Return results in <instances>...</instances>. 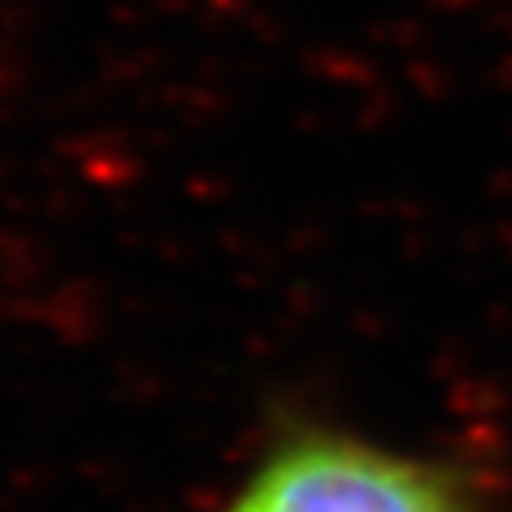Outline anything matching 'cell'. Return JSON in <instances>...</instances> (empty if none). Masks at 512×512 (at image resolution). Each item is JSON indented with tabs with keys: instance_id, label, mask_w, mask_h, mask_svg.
Segmentation results:
<instances>
[{
	"instance_id": "obj_1",
	"label": "cell",
	"mask_w": 512,
	"mask_h": 512,
	"mask_svg": "<svg viewBox=\"0 0 512 512\" xmlns=\"http://www.w3.org/2000/svg\"><path fill=\"white\" fill-rule=\"evenodd\" d=\"M228 512H477L448 473L345 438L288 445Z\"/></svg>"
}]
</instances>
